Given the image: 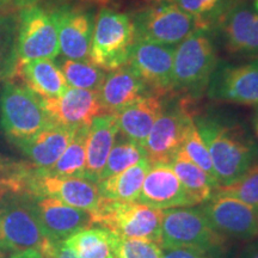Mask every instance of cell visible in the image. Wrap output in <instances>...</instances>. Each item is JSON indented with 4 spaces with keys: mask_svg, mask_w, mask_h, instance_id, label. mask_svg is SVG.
Masks as SVG:
<instances>
[{
    "mask_svg": "<svg viewBox=\"0 0 258 258\" xmlns=\"http://www.w3.org/2000/svg\"><path fill=\"white\" fill-rule=\"evenodd\" d=\"M152 164L144 158L135 165L120 173L98 182L101 195L106 200L117 202H137L143 182Z\"/></svg>",
    "mask_w": 258,
    "mask_h": 258,
    "instance_id": "obj_25",
    "label": "cell"
},
{
    "mask_svg": "<svg viewBox=\"0 0 258 258\" xmlns=\"http://www.w3.org/2000/svg\"><path fill=\"white\" fill-rule=\"evenodd\" d=\"M137 42L131 14L103 8L95 19L89 61L103 71H115L128 63Z\"/></svg>",
    "mask_w": 258,
    "mask_h": 258,
    "instance_id": "obj_4",
    "label": "cell"
},
{
    "mask_svg": "<svg viewBox=\"0 0 258 258\" xmlns=\"http://www.w3.org/2000/svg\"><path fill=\"white\" fill-rule=\"evenodd\" d=\"M43 8L48 11L64 6H80V8H111L116 4V0H42Z\"/></svg>",
    "mask_w": 258,
    "mask_h": 258,
    "instance_id": "obj_37",
    "label": "cell"
},
{
    "mask_svg": "<svg viewBox=\"0 0 258 258\" xmlns=\"http://www.w3.org/2000/svg\"><path fill=\"white\" fill-rule=\"evenodd\" d=\"M212 195L231 196L258 208V161L231 184L219 186Z\"/></svg>",
    "mask_w": 258,
    "mask_h": 258,
    "instance_id": "obj_34",
    "label": "cell"
},
{
    "mask_svg": "<svg viewBox=\"0 0 258 258\" xmlns=\"http://www.w3.org/2000/svg\"><path fill=\"white\" fill-rule=\"evenodd\" d=\"M169 165L175 171L185 191L195 205L208 201L212 198L214 185L211 178L201 167L190 160L182 150H179L173 156Z\"/></svg>",
    "mask_w": 258,
    "mask_h": 258,
    "instance_id": "obj_27",
    "label": "cell"
},
{
    "mask_svg": "<svg viewBox=\"0 0 258 258\" xmlns=\"http://www.w3.org/2000/svg\"><path fill=\"white\" fill-rule=\"evenodd\" d=\"M206 92L213 101L258 109V59L240 64L219 61Z\"/></svg>",
    "mask_w": 258,
    "mask_h": 258,
    "instance_id": "obj_13",
    "label": "cell"
},
{
    "mask_svg": "<svg viewBox=\"0 0 258 258\" xmlns=\"http://www.w3.org/2000/svg\"><path fill=\"white\" fill-rule=\"evenodd\" d=\"M148 93L146 86L128 64L110 71L98 90L103 112L109 115H115L129 103Z\"/></svg>",
    "mask_w": 258,
    "mask_h": 258,
    "instance_id": "obj_23",
    "label": "cell"
},
{
    "mask_svg": "<svg viewBox=\"0 0 258 258\" xmlns=\"http://www.w3.org/2000/svg\"><path fill=\"white\" fill-rule=\"evenodd\" d=\"M163 110L164 102L160 96L148 93L140 97L115 114L120 133L144 147L151 129Z\"/></svg>",
    "mask_w": 258,
    "mask_h": 258,
    "instance_id": "obj_21",
    "label": "cell"
},
{
    "mask_svg": "<svg viewBox=\"0 0 258 258\" xmlns=\"http://www.w3.org/2000/svg\"><path fill=\"white\" fill-rule=\"evenodd\" d=\"M42 230L51 241H64L77 232L93 225L91 213L71 207L48 196L28 195Z\"/></svg>",
    "mask_w": 258,
    "mask_h": 258,
    "instance_id": "obj_17",
    "label": "cell"
},
{
    "mask_svg": "<svg viewBox=\"0 0 258 258\" xmlns=\"http://www.w3.org/2000/svg\"><path fill=\"white\" fill-rule=\"evenodd\" d=\"M59 54V35L50 12L40 5L19 11L18 62L36 59L54 60Z\"/></svg>",
    "mask_w": 258,
    "mask_h": 258,
    "instance_id": "obj_10",
    "label": "cell"
},
{
    "mask_svg": "<svg viewBox=\"0 0 258 258\" xmlns=\"http://www.w3.org/2000/svg\"><path fill=\"white\" fill-rule=\"evenodd\" d=\"M144 158H147L145 148L122 135L120 140L115 141L114 146L111 148L104 169L102 171L99 182L135 165Z\"/></svg>",
    "mask_w": 258,
    "mask_h": 258,
    "instance_id": "obj_32",
    "label": "cell"
},
{
    "mask_svg": "<svg viewBox=\"0 0 258 258\" xmlns=\"http://www.w3.org/2000/svg\"><path fill=\"white\" fill-rule=\"evenodd\" d=\"M32 169L29 163H17L0 156V201L9 194L25 195Z\"/></svg>",
    "mask_w": 258,
    "mask_h": 258,
    "instance_id": "obj_33",
    "label": "cell"
},
{
    "mask_svg": "<svg viewBox=\"0 0 258 258\" xmlns=\"http://www.w3.org/2000/svg\"><path fill=\"white\" fill-rule=\"evenodd\" d=\"M49 12L57 29L60 53L66 59L89 61L96 19L92 8L64 6Z\"/></svg>",
    "mask_w": 258,
    "mask_h": 258,
    "instance_id": "obj_16",
    "label": "cell"
},
{
    "mask_svg": "<svg viewBox=\"0 0 258 258\" xmlns=\"http://www.w3.org/2000/svg\"><path fill=\"white\" fill-rule=\"evenodd\" d=\"M252 129L254 133V138H256L257 143H258V109L254 111V114L252 116Z\"/></svg>",
    "mask_w": 258,
    "mask_h": 258,
    "instance_id": "obj_43",
    "label": "cell"
},
{
    "mask_svg": "<svg viewBox=\"0 0 258 258\" xmlns=\"http://www.w3.org/2000/svg\"><path fill=\"white\" fill-rule=\"evenodd\" d=\"M231 2L232 0H173L172 3L188 14L195 16L199 19L200 27L206 30L209 22Z\"/></svg>",
    "mask_w": 258,
    "mask_h": 258,
    "instance_id": "obj_35",
    "label": "cell"
},
{
    "mask_svg": "<svg viewBox=\"0 0 258 258\" xmlns=\"http://www.w3.org/2000/svg\"><path fill=\"white\" fill-rule=\"evenodd\" d=\"M51 124L37 93L14 79L4 82L0 91V128L11 143H22Z\"/></svg>",
    "mask_w": 258,
    "mask_h": 258,
    "instance_id": "obj_3",
    "label": "cell"
},
{
    "mask_svg": "<svg viewBox=\"0 0 258 258\" xmlns=\"http://www.w3.org/2000/svg\"><path fill=\"white\" fill-rule=\"evenodd\" d=\"M116 256L117 258H163V249L154 241L118 238Z\"/></svg>",
    "mask_w": 258,
    "mask_h": 258,
    "instance_id": "obj_36",
    "label": "cell"
},
{
    "mask_svg": "<svg viewBox=\"0 0 258 258\" xmlns=\"http://www.w3.org/2000/svg\"><path fill=\"white\" fill-rule=\"evenodd\" d=\"M51 123L60 127L78 129L91 124L97 116L103 115L98 91L69 88L54 98H42Z\"/></svg>",
    "mask_w": 258,
    "mask_h": 258,
    "instance_id": "obj_18",
    "label": "cell"
},
{
    "mask_svg": "<svg viewBox=\"0 0 258 258\" xmlns=\"http://www.w3.org/2000/svg\"><path fill=\"white\" fill-rule=\"evenodd\" d=\"M201 209L213 227L227 239H258V208L231 196L212 195Z\"/></svg>",
    "mask_w": 258,
    "mask_h": 258,
    "instance_id": "obj_14",
    "label": "cell"
},
{
    "mask_svg": "<svg viewBox=\"0 0 258 258\" xmlns=\"http://www.w3.org/2000/svg\"><path fill=\"white\" fill-rule=\"evenodd\" d=\"M180 150L189 157L190 160H192L196 165L201 167L207 173L213 185H214V190H217L219 188V184L217 177H215L214 167H213L211 156H209L205 140L202 139L198 127H196L195 121H194L192 110L189 112L188 117L185 120L184 128H183Z\"/></svg>",
    "mask_w": 258,
    "mask_h": 258,
    "instance_id": "obj_30",
    "label": "cell"
},
{
    "mask_svg": "<svg viewBox=\"0 0 258 258\" xmlns=\"http://www.w3.org/2000/svg\"><path fill=\"white\" fill-rule=\"evenodd\" d=\"M120 133L115 115L103 114L95 117L89 127L88 141H86V164L84 178L98 183L102 171L116 137Z\"/></svg>",
    "mask_w": 258,
    "mask_h": 258,
    "instance_id": "obj_22",
    "label": "cell"
},
{
    "mask_svg": "<svg viewBox=\"0 0 258 258\" xmlns=\"http://www.w3.org/2000/svg\"><path fill=\"white\" fill-rule=\"evenodd\" d=\"M0 258H4V252L2 250H0Z\"/></svg>",
    "mask_w": 258,
    "mask_h": 258,
    "instance_id": "obj_46",
    "label": "cell"
},
{
    "mask_svg": "<svg viewBox=\"0 0 258 258\" xmlns=\"http://www.w3.org/2000/svg\"><path fill=\"white\" fill-rule=\"evenodd\" d=\"M43 256L46 258H78L69 247H66L63 241L51 244L49 250Z\"/></svg>",
    "mask_w": 258,
    "mask_h": 258,
    "instance_id": "obj_39",
    "label": "cell"
},
{
    "mask_svg": "<svg viewBox=\"0 0 258 258\" xmlns=\"http://www.w3.org/2000/svg\"><path fill=\"white\" fill-rule=\"evenodd\" d=\"M117 235L108 228L90 226L71 235L63 244L78 258H117Z\"/></svg>",
    "mask_w": 258,
    "mask_h": 258,
    "instance_id": "obj_26",
    "label": "cell"
},
{
    "mask_svg": "<svg viewBox=\"0 0 258 258\" xmlns=\"http://www.w3.org/2000/svg\"><path fill=\"white\" fill-rule=\"evenodd\" d=\"M11 0H0V10H4V8H6L10 4Z\"/></svg>",
    "mask_w": 258,
    "mask_h": 258,
    "instance_id": "obj_44",
    "label": "cell"
},
{
    "mask_svg": "<svg viewBox=\"0 0 258 258\" xmlns=\"http://www.w3.org/2000/svg\"><path fill=\"white\" fill-rule=\"evenodd\" d=\"M254 2H256V4L258 5V0H254Z\"/></svg>",
    "mask_w": 258,
    "mask_h": 258,
    "instance_id": "obj_47",
    "label": "cell"
},
{
    "mask_svg": "<svg viewBox=\"0 0 258 258\" xmlns=\"http://www.w3.org/2000/svg\"><path fill=\"white\" fill-rule=\"evenodd\" d=\"M10 258H46L37 250H24L15 252Z\"/></svg>",
    "mask_w": 258,
    "mask_h": 258,
    "instance_id": "obj_42",
    "label": "cell"
},
{
    "mask_svg": "<svg viewBox=\"0 0 258 258\" xmlns=\"http://www.w3.org/2000/svg\"><path fill=\"white\" fill-rule=\"evenodd\" d=\"M239 258H258V239H254L252 243L245 246Z\"/></svg>",
    "mask_w": 258,
    "mask_h": 258,
    "instance_id": "obj_41",
    "label": "cell"
},
{
    "mask_svg": "<svg viewBox=\"0 0 258 258\" xmlns=\"http://www.w3.org/2000/svg\"><path fill=\"white\" fill-rule=\"evenodd\" d=\"M76 131L77 129L51 124L34 137L17 144V146L30 161L29 164L38 172H42L59 160Z\"/></svg>",
    "mask_w": 258,
    "mask_h": 258,
    "instance_id": "obj_20",
    "label": "cell"
},
{
    "mask_svg": "<svg viewBox=\"0 0 258 258\" xmlns=\"http://www.w3.org/2000/svg\"><path fill=\"white\" fill-rule=\"evenodd\" d=\"M89 127H80L74 132L72 140L66 147L62 156L53 166L42 172V176L54 177H83L86 164V141H88Z\"/></svg>",
    "mask_w": 258,
    "mask_h": 258,
    "instance_id": "obj_28",
    "label": "cell"
},
{
    "mask_svg": "<svg viewBox=\"0 0 258 258\" xmlns=\"http://www.w3.org/2000/svg\"><path fill=\"white\" fill-rule=\"evenodd\" d=\"M137 202L161 211L196 206L169 164L151 166Z\"/></svg>",
    "mask_w": 258,
    "mask_h": 258,
    "instance_id": "obj_19",
    "label": "cell"
},
{
    "mask_svg": "<svg viewBox=\"0 0 258 258\" xmlns=\"http://www.w3.org/2000/svg\"><path fill=\"white\" fill-rule=\"evenodd\" d=\"M175 49L173 46L135 42L127 64L150 93L160 97L173 93Z\"/></svg>",
    "mask_w": 258,
    "mask_h": 258,
    "instance_id": "obj_12",
    "label": "cell"
},
{
    "mask_svg": "<svg viewBox=\"0 0 258 258\" xmlns=\"http://www.w3.org/2000/svg\"><path fill=\"white\" fill-rule=\"evenodd\" d=\"M161 209L139 202H117L106 200L93 215V224L108 228L120 239L150 240L160 245Z\"/></svg>",
    "mask_w": 258,
    "mask_h": 258,
    "instance_id": "obj_8",
    "label": "cell"
},
{
    "mask_svg": "<svg viewBox=\"0 0 258 258\" xmlns=\"http://www.w3.org/2000/svg\"><path fill=\"white\" fill-rule=\"evenodd\" d=\"M220 38L230 54L258 56V5L254 0H233L207 29Z\"/></svg>",
    "mask_w": 258,
    "mask_h": 258,
    "instance_id": "obj_9",
    "label": "cell"
},
{
    "mask_svg": "<svg viewBox=\"0 0 258 258\" xmlns=\"http://www.w3.org/2000/svg\"><path fill=\"white\" fill-rule=\"evenodd\" d=\"M217 48L203 29L191 32L177 44L173 59V93L195 99L207 91L219 63Z\"/></svg>",
    "mask_w": 258,
    "mask_h": 258,
    "instance_id": "obj_2",
    "label": "cell"
},
{
    "mask_svg": "<svg viewBox=\"0 0 258 258\" xmlns=\"http://www.w3.org/2000/svg\"><path fill=\"white\" fill-rule=\"evenodd\" d=\"M226 238L213 227L201 208L165 209L161 220V247L186 246L207 252L209 256L224 249Z\"/></svg>",
    "mask_w": 258,
    "mask_h": 258,
    "instance_id": "obj_6",
    "label": "cell"
},
{
    "mask_svg": "<svg viewBox=\"0 0 258 258\" xmlns=\"http://www.w3.org/2000/svg\"><path fill=\"white\" fill-rule=\"evenodd\" d=\"M25 195L48 196L71 207L91 213L92 217L102 208L105 199L98 184L83 177H54L38 175L32 170L27 183Z\"/></svg>",
    "mask_w": 258,
    "mask_h": 258,
    "instance_id": "obj_11",
    "label": "cell"
},
{
    "mask_svg": "<svg viewBox=\"0 0 258 258\" xmlns=\"http://www.w3.org/2000/svg\"><path fill=\"white\" fill-rule=\"evenodd\" d=\"M137 41L176 47L200 27L199 19L175 3H156L131 14Z\"/></svg>",
    "mask_w": 258,
    "mask_h": 258,
    "instance_id": "obj_7",
    "label": "cell"
},
{
    "mask_svg": "<svg viewBox=\"0 0 258 258\" xmlns=\"http://www.w3.org/2000/svg\"><path fill=\"white\" fill-rule=\"evenodd\" d=\"M17 73L25 85L41 98L59 97L69 90L59 64L51 59H36L18 63Z\"/></svg>",
    "mask_w": 258,
    "mask_h": 258,
    "instance_id": "obj_24",
    "label": "cell"
},
{
    "mask_svg": "<svg viewBox=\"0 0 258 258\" xmlns=\"http://www.w3.org/2000/svg\"><path fill=\"white\" fill-rule=\"evenodd\" d=\"M54 241L42 230L28 195L9 194L0 201V250H37L44 254Z\"/></svg>",
    "mask_w": 258,
    "mask_h": 258,
    "instance_id": "obj_5",
    "label": "cell"
},
{
    "mask_svg": "<svg viewBox=\"0 0 258 258\" xmlns=\"http://www.w3.org/2000/svg\"><path fill=\"white\" fill-rule=\"evenodd\" d=\"M192 99L185 98L175 105L164 109L161 115L153 124L145 143V152L152 165L170 164L173 156L180 150L183 128L189 112Z\"/></svg>",
    "mask_w": 258,
    "mask_h": 258,
    "instance_id": "obj_15",
    "label": "cell"
},
{
    "mask_svg": "<svg viewBox=\"0 0 258 258\" xmlns=\"http://www.w3.org/2000/svg\"><path fill=\"white\" fill-rule=\"evenodd\" d=\"M42 0H11L10 4H11L12 11H22V10L30 9L32 6H37Z\"/></svg>",
    "mask_w": 258,
    "mask_h": 258,
    "instance_id": "obj_40",
    "label": "cell"
},
{
    "mask_svg": "<svg viewBox=\"0 0 258 258\" xmlns=\"http://www.w3.org/2000/svg\"><path fill=\"white\" fill-rule=\"evenodd\" d=\"M18 15L14 11H0V83L17 74Z\"/></svg>",
    "mask_w": 258,
    "mask_h": 258,
    "instance_id": "obj_29",
    "label": "cell"
},
{
    "mask_svg": "<svg viewBox=\"0 0 258 258\" xmlns=\"http://www.w3.org/2000/svg\"><path fill=\"white\" fill-rule=\"evenodd\" d=\"M163 249V258H211L205 251L194 249L186 246L161 247Z\"/></svg>",
    "mask_w": 258,
    "mask_h": 258,
    "instance_id": "obj_38",
    "label": "cell"
},
{
    "mask_svg": "<svg viewBox=\"0 0 258 258\" xmlns=\"http://www.w3.org/2000/svg\"><path fill=\"white\" fill-rule=\"evenodd\" d=\"M151 4H156V3H172L173 0H148Z\"/></svg>",
    "mask_w": 258,
    "mask_h": 258,
    "instance_id": "obj_45",
    "label": "cell"
},
{
    "mask_svg": "<svg viewBox=\"0 0 258 258\" xmlns=\"http://www.w3.org/2000/svg\"><path fill=\"white\" fill-rule=\"evenodd\" d=\"M192 117L208 148L219 186L233 183L258 160V144L244 124L194 110Z\"/></svg>",
    "mask_w": 258,
    "mask_h": 258,
    "instance_id": "obj_1",
    "label": "cell"
},
{
    "mask_svg": "<svg viewBox=\"0 0 258 258\" xmlns=\"http://www.w3.org/2000/svg\"><path fill=\"white\" fill-rule=\"evenodd\" d=\"M60 69L70 88L98 91L106 73L90 61L64 59L61 61Z\"/></svg>",
    "mask_w": 258,
    "mask_h": 258,
    "instance_id": "obj_31",
    "label": "cell"
}]
</instances>
